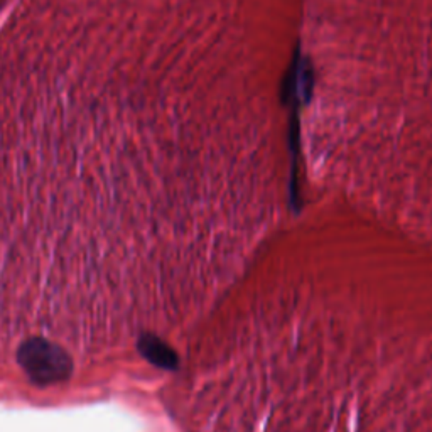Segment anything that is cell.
Listing matches in <instances>:
<instances>
[{
	"mask_svg": "<svg viewBox=\"0 0 432 432\" xmlns=\"http://www.w3.org/2000/svg\"><path fill=\"white\" fill-rule=\"evenodd\" d=\"M0 115L179 177L264 245L286 215L271 169L102 0H31L0 16Z\"/></svg>",
	"mask_w": 432,
	"mask_h": 432,
	"instance_id": "6da1fadb",
	"label": "cell"
}]
</instances>
